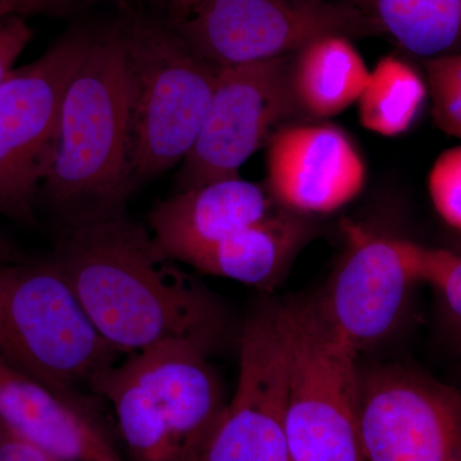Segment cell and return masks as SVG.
<instances>
[{
	"label": "cell",
	"instance_id": "cell-1",
	"mask_svg": "<svg viewBox=\"0 0 461 461\" xmlns=\"http://www.w3.org/2000/svg\"><path fill=\"white\" fill-rule=\"evenodd\" d=\"M51 258L91 323L120 354L171 339L213 351L226 338L227 317L217 299L123 211L66 221Z\"/></svg>",
	"mask_w": 461,
	"mask_h": 461
},
{
	"label": "cell",
	"instance_id": "cell-2",
	"mask_svg": "<svg viewBox=\"0 0 461 461\" xmlns=\"http://www.w3.org/2000/svg\"><path fill=\"white\" fill-rule=\"evenodd\" d=\"M135 189L129 165L120 21L95 30L69 78L56 157L41 191L66 222L123 211Z\"/></svg>",
	"mask_w": 461,
	"mask_h": 461
},
{
	"label": "cell",
	"instance_id": "cell-3",
	"mask_svg": "<svg viewBox=\"0 0 461 461\" xmlns=\"http://www.w3.org/2000/svg\"><path fill=\"white\" fill-rule=\"evenodd\" d=\"M129 165L138 187L184 162L198 140L221 68L195 53L168 21H121Z\"/></svg>",
	"mask_w": 461,
	"mask_h": 461
},
{
	"label": "cell",
	"instance_id": "cell-4",
	"mask_svg": "<svg viewBox=\"0 0 461 461\" xmlns=\"http://www.w3.org/2000/svg\"><path fill=\"white\" fill-rule=\"evenodd\" d=\"M117 350L85 313L56 260L0 267V357L74 396L115 363Z\"/></svg>",
	"mask_w": 461,
	"mask_h": 461
},
{
	"label": "cell",
	"instance_id": "cell-5",
	"mask_svg": "<svg viewBox=\"0 0 461 461\" xmlns=\"http://www.w3.org/2000/svg\"><path fill=\"white\" fill-rule=\"evenodd\" d=\"M277 305L288 353L290 460L366 461L359 432V354L324 320L314 299Z\"/></svg>",
	"mask_w": 461,
	"mask_h": 461
},
{
	"label": "cell",
	"instance_id": "cell-6",
	"mask_svg": "<svg viewBox=\"0 0 461 461\" xmlns=\"http://www.w3.org/2000/svg\"><path fill=\"white\" fill-rule=\"evenodd\" d=\"M94 33L90 27H72L0 83V214L9 220H35L39 193L56 157L67 85Z\"/></svg>",
	"mask_w": 461,
	"mask_h": 461
},
{
	"label": "cell",
	"instance_id": "cell-7",
	"mask_svg": "<svg viewBox=\"0 0 461 461\" xmlns=\"http://www.w3.org/2000/svg\"><path fill=\"white\" fill-rule=\"evenodd\" d=\"M167 21L218 68L290 56L324 35L384 36L377 21L342 0H206Z\"/></svg>",
	"mask_w": 461,
	"mask_h": 461
},
{
	"label": "cell",
	"instance_id": "cell-8",
	"mask_svg": "<svg viewBox=\"0 0 461 461\" xmlns=\"http://www.w3.org/2000/svg\"><path fill=\"white\" fill-rule=\"evenodd\" d=\"M342 230L344 253L314 302L335 332L359 354L395 332L412 287L429 285L433 249L350 221Z\"/></svg>",
	"mask_w": 461,
	"mask_h": 461
},
{
	"label": "cell",
	"instance_id": "cell-9",
	"mask_svg": "<svg viewBox=\"0 0 461 461\" xmlns=\"http://www.w3.org/2000/svg\"><path fill=\"white\" fill-rule=\"evenodd\" d=\"M291 58L221 68L195 145L182 162L177 191L240 177V168L302 112L291 87Z\"/></svg>",
	"mask_w": 461,
	"mask_h": 461
},
{
	"label": "cell",
	"instance_id": "cell-10",
	"mask_svg": "<svg viewBox=\"0 0 461 461\" xmlns=\"http://www.w3.org/2000/svg\"><path fill=\"white\" fill-rule=\"evenodd\" d=\"M366 461H461V388L381 364L359 372Z\"/></svg>",
	"mask_w": 461,
	"mask_h": 461
},
{
	"label": "cell",
	"instance_id": "cell-11",
	"mask_svg": "<svg viewBox=\"0 0 461 461\" xmlns=\"http://www.w3.org/2000/svg\"><path fill=\"white\" fill-rule=\"evenodd\" d=\"M235 393L191 461H291L286 438L288 353L278 305L248 318Z\"/></svg>",
	"mask_w": 461,
	"mask_h": 461
},
{
	"label": "cell",
	"instance_id": "cell-12",
	"mask_svg": "<svg viewBox=\"0 0 461 461\" xmlns=\"http://www.w3.org/2000/svg\"><path fill=\"white\" fill-rule=\"evenodd\" d=\"M266 147V187L278 208L304 217L333 213L366 185L362 156L338 127L287 124Z\"/></svg>",
	"mask_w": 461,
	"mask_h": 461
},
{
	"label": "cell",
	"instance_id": "cell-13",
	"mask_svg": "<svg viewBox=\"0 0 461 461\" xmlns=\"http://www.w3.org/2000/svg\"><path fill=\"white\" fill-rule=\"evenodd\" d=\"M212 353L198 342L171 339L131 354L126 360L156 396L178 461L195 457L227 403L211 363Z\"/></svg>",
	"mask_w": 461,
	"mask_h": 461
},
{
	"label": "cell",
	"instance_id": "cell-14",
	"mask_svg": "<svg viewBox=\"0 0 461 461\" xmlns=\"http://www.w3.org/2000/svg\"><path fill=\"white\" fill-rule=\"evenodd\" d=\"M277 208L266 186L227 178L177 191L159 203L149 215V230L160 253L180 263L191 251L229 238Z\"/></svg>",
	"mask_w": 461,
	"mask_h": 461
},
{
	"label": "cell",
	"instance_id": "cell-15",
	"mask_svg": "<svg viewBox=\"0 0 461 461\" xmlns=\"http://www.w3.org/2000/svg\"><path fill=\"white\" fill-rule=\"evenodd\" d=\"M314 233L311 217L277 208L229 238L191 251L180 263L206 275L269 290Z\"/></svg>",
	"mask_w": 461,
	"mask_h": 461
},
{
	"label": "cell",
	"instance_id": "cell-16",
	"mask_svg": "<svg viewBox=\"0 0 461 461\" xmlns=\"http://www.w3.org/2000/svg\"><path fill=\"white\" fill-rule=\"evenodd\" d=\"M290 75L302 114L326 120L357 103L371 71L351 39L324 35L293 54Z\"/></svg>",
	"mask_w": 461,
	"mask_h": 461
},
{
	"label": "cell",
	"instance_id": "cell-17",
	"mask_svg": "<svg viewBox=\"0 0 461 461\" xmlns=\"http://www.w3.org/2000/svg\"><path fill=\"white\" fill-rule=\"evenodd\" d=\"M89 387L111 402L133 460L178 461L171 430L156 396L126 360L100 372Z\"/></svg>",
	"mask_w": 461,
	"mask_h": 461
},
{
	"label": "cell",
	"instance_id": "cell-18",
	"mask_svg": "<svg viewBox=\"0 0 461 461\" xmlns=\"http://www.w3.org/2000/svg\"><path fill=\"white\" fill-rule=\"evenodd\" d=\"M377 21L409 53L423 59L461 51V0H342Z\"/></svg>",
	"mask_w": 461,
	"mask_h": 461
},
{
	"label": "cell",
	"instance_id": "cell-19",
	"mask_svg": "<svg viewBox=\"0 0 461 461\" xmlns=\"http://www.w3.org/2000/svg\"><path fill=\"white\" fill-rule=\"evenodd\" d=\"M429 95L426 81L400 58H381L357 100L364 129L381 136L402 135L411 129Z\"/></svg>",
	"mask_w": 461,
	"mask_h": 461
},
{
	"label": "cell",
	"instance_id": "cell-20",
	"mask_svg": "<svg viewBox=\"0 0 461 461\" xmlns=\"http://www.w3.org/2000/svg\"><path fill=\"white\" fill-rule=\"evenodd\" d=\"M433 122L461 140V51L424 59Z\"/></svg>",
	"mask_w": 461,
	"mask_h": 461
},
{
	"label": "cell",
	"instance_id": "cell-21",
	"mask_svg": "<svg viewBox=\"0 0 461 461\" xmlns=\"http://www.w3.org/2000/svg\"><path fill=\"white\" fill-rule=\"evenodd\" d=\"M429 191L439 217L461 230V145L437 157L429 175Z\"/></svg>",
	"mask_w": 461,
	"mask_h": 461
},
{
	"label": "cell",
	"instance_id": "cell-22",
	"mask_svg": "<svg viewBox=\"0 0 461 461\" xmlns=\"http://www.w3.org/2000/svg\"><path fill=\"white\" fill-rule=\"evenodd\" d=\"M441 300L442 313L451 335L461 344V256L444 249H433L429 281Z\"/></svg>",
	"mask_w": 461,
	"mask_h": 461
},
{
	"label": "cell",
	"instance_id": "cell-23",
	"mask_svg": "<svg viewBox=\"0 0 461 461\" xmlns=\"http://www.w3.org/2000/svg\"><path fill=\"white\" fill-rule=\"evenodd\" d=\"M32 32L25 17H7L0 20V83L14 68V63L29 42Z\"/></svg>",
	"mask_w": 461,
	"mask_h": 461
},
{
	"label": "cell",
	"instance_id": "cell-24",
	"mask_svg": "<svg viewBox=\"0 0 461 461\" xmlns=\"http://www.w3.org/2000/svg\"><path fill=\"white\" fill-rule=\"evenodd\" d=\"M0 461H59L0 421Z\"/></svg>",
	"mask_w": 461,
	"mask_h": 461
},
{
	"label": "cell",
	"instance_id": "cell-25",
	"mask_svg": "<svg viewBox=\"0 0 461 461\" xmlns=\"http://www.w3.org/2000/svg\"><path fill=\"white\" fill-rule=\"evenodd\" d=\"M74 7L69 0H0V20L33 14H62Z\"/></svg>",
	"mask_w": 461,
	"mask_h": 461
},
{
	"label": "cell",
	"instance_id": "cell-26",
	"mask_svg": "<svg viewBox=\"0 0 461 461\" xmlns=\"http://www.w3.org/2000/svg\"><path fill=\"white\" fill-rule=\"evenodd\" d=\"M30 258L0 230V267L26 262Z\"/></svg>",
	"mask_w": 461,
	"mask_h": 461
},
{
	"label": "cell",
	"instance_id": "cell-27",
	"mask_svg": "<svg viewBox=\"0 0 461 461\" xmlns=\"http://www.w3.org/2000/svg\"><path fill=\"white\" fill-rule=\"evenodd\" d=\"M165 2L169 5V11H171L169 18H178L189 14L206 0H165Z\"/></svg>",
	"mask_w": 461,
	"mask_h": 461
},
{
	"label": "cell",
	"instance_id": "cell-28",
	"mask_svg": "<svg viewBox=\"0 0 461 461\" xmlns=\"http://www.w3.org/2000/svg\"><path fill=\"white\" fill-rule=\"evenodd\" d=\"M115 3H120V5H126V3L132 2V0H114Z\"/></svg>",
	"mask_w": 461,
	"mask_h": 461
},
{
	"label": "cell",
	"instance_id": "cell-29",
	"mask_svg": "<svg viewBox=\"0 0 461 461\" xmlns=\"http://www.w3.org/2000/svg\"><path fill=\"white\" fill-rule=\"evenodd\" d=\"M69 2L77 3V2H94V0H69ZM112 2H114V0H112Z\"/></svg>",
	"mask_w": 461,
	"mask_h": 461
}]
</instances>
